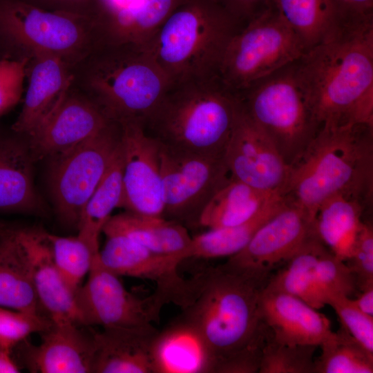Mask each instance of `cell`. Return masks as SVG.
Wrapping results in <instances>:
<instances>
[{"mask_svg":"<svg viewBox=\"0 0 373 373\" xmlns=\"http://www.w3.org/2000/svg\"><path fill=\"white\" fill-rule=\"evenodd\" d=\"M363 210L360 202L341 193L325 200L317 210L314 223L316 236L343 261L352 255L363 222Z\"/></svg>","mask_w":373,"mask_h":373,"instance_id":"f1b7e54d","label":"cell"},{"mask_svg":"<svg viewBox=\"0 0 373 373\" xmlns=\"http://www.w3.org/2000/svg\"><path fill=\"white\" fill-rule=\"evenodd\" d=\"M19 233L30 258L35 291L43 314L55 323L85 327L76 294L54 262L46 231L19 228Z\"/></svg>","mask_w":373,"mask_h":373,"instance_id":"ffe728a7","label":"cell"},{"mask_svg":"<svg viewBox=\"0 0 373 373\" xmlns=\"http://www.w3.org/2000/svg\"><path fill=\"white\" fill-rule=\"evenodd\" d=\"M25 1L48 10L70 12L96 19L100 12L99 0H26Z\"/></svg>","mask_w":373,"mask_h":373,"instance_id":"ee69618b","label":"cell"},{"mask_svg":"<svg viewBox=\"0 0 373 373\" xmlns=\"http://www.w3.org/2000/svg\"><path fill=\"white\" fill-rule=\"evenodd\" d=\"M296 61L238 92L247 115L290 166L321 129L298 80Z\"/></svg>","mask_w":373,"mask_h":373,"instance_id":"ba28073f","label":"cell"},{"mask_svg":"<svg viewBox=\"0 0 373 373\" xmlns=\"http://www.w3.org/2000/svg\"><path fill=\"white\" fill-rule=\"evenodd\" d=\"M304 47L271 3L229 41L218 75L238 93L298 60Z\"/></svg>","mask_w":373,"mask_h":373,"instance_id":"9c48e42d","label":"cell"},{"mask_svg":"<svg viewBox=\"0 0 373 373\" xmlns=\"http://www.w3.org/2000/svg\"><path fill=\"white\" fill-rule=\"evenodd\" d=\"M314 275L325 305L327 300L334 296L350 297L358 290L355 278L345 262L325 245L319 254Z\"/></svg>","mask_w":373,"mask_h":373,"instance_id":"8d00e7d4","label":"cell"},{"mask_svg":"<svg viewBox=\"0 0 373 373\" xmlns=\"http://www.w3.org/2000/svg\"><path fill=\"white\" fill-rule=\"evenodd\" d=\"M81 327L71 323H53L40 334L39 345L26 339L13 350L31 372L93 373L96 350L94 333Z\"/></svg>","mask_w":373,"mask_h":373,"instance_id":"ac0fdd59","label":"cell"},{"mask_svg":"<svg viewBox=\"0 0 373 373\" xmlns=\"http://www.w3.org/2000/svg\"><path fill=\"white\" fill-rule=\"evenodd\" d=\"M46 237L57 269L76 294L99 254V249L93 247L78 235L65 237L46 231Z\"/></svg>","mask_w":373,"mask_h":373,"instance_id":"e575fe53","label":"cell"},{"mask_svg":"<svg viewBox=\"0 0 373 373\" xmlns=\"http://www.w3.org/2000/svg\"><path fill=\"white\" fill-rule=\"evenodd\" d=\"M260 307L262 320L277 343L319 346L332 332L327 316L287 293L265 286Z\"/></svg>","mask_w":373,"mask_h":373,"instance_id":"d6986e66","label":"cell"},{"mask_svg":"<svg viewBox=\"0 0 373 373\" xmlns=\"http://www.w3.org/2000/svg\"><path fill=\"white\" fill-rule=\"evenodd\" d=\"M300 40L305 52L340 28L333 0H271Z\"/></svg>","mask_w":373,"mask_h":373,"instance_id":"4dcf8cb0","label":"cell"},{"mask_svg":"<svg viewBox=\"0 0 373 373\" xmlns=\"http://www.w3.org/2000/svg\"><path fill=\"white\" fill-rule=\"evenodd\" d=\"M3 224H4L3 222H0V229L2 227V226L3 225Z\"/></svg>","mask_w":373,"mask_h":373,"instance_id":"7dc6e473","label":"cell"},{"mask_svg":"<svg viewBox=\"0 0 373 373\" xmlns=\"http://www.w3.org/2000/svg\"><path fill=\"white\" fill-rule=\"evenodd\" d=\"M224 159L231 178L254 188L283 195L290 166L247 115L242 104Z\"/></svg>","mask_w":373,"mask_h":373,"instance_id":"5bb4252c","label":"cell"},{"mask_svg":"<svg viewBox=\"0 0 373 373\" xmlns=\"http://www.w3.org/2000/svg\"><path fill=\"white\" fill-rule=\"evenodd\" d=\"M71 73V85L117 124L144 125L171 84L146 46L135 43H103Z\"/></svg>","mask_w":373,"mask_h":373,"instance_id":"277c9868","label":"cell"},{"mask_svg":"<svg viewBox=\"0 0 373 373\" xmlns=\"http://www.w3.org/2000/svg\"><path fill=\"white\" fill-rule=\"evenodd\" d=\"M122 142L102 180L86 202L78 224V236L96 249L99 238L113 211L122 207L123 188Z\"/></svg>","mask_w":373,"mask_h":373,"instance_id":"f546056e","label":"cell"},{"mask_svg":"<svg viewBox=\"0 0 373 373\" xmlns=\"http://www.w3.org/2000/svg\"><path fill=\"white\" fill-rule=\"evenodd\" d=\"M314 221L300 207L286 200L285 204L255 233L247 245L229 256L226 265L271 274L286 263L300 247L315 236Z\"/></svg>","mask_w":373,"mask_h":373,"instance_id":"2e32d148","label":"cell"},{"mask_svg":"<svg viewBox=\"0 0 373 373\" xmlns=\"http://www.w3.org/2000/svg\"><path fill=\"white\" fill-rule=\"evenodd\" d=\"M284 196L274 201L256 216L241 224L209 229L192 237L186 259L231 256L242 249L257 230L285 204Z\"/></svg>","mask_w":373,"mask_h":373,"instance_id":"d6a6232c","label":"cell"},{"mask_svg":"<svg viewBox=\"0 0 373 373\" xmlns=\"http://www.w3.org/2000/svg\"><path fill=\"white\" fill-rule=\"evenodd\" d=\"M28 61V59L0 60V116L20 100Z\"/></svg>","mask_w":373,"mask_h":373,"instance_id":"60d3db41","label":"cell"},{"mask_svg":"<svg viewBox=\"0 0 373 373\" xmlns=\"http://www.w3.org/2000/svg\"><path fill=\"white\" fill-rule=\"evenodd\" d=\"M327 305L333 307L341 326L373 354V316L361 312L353 300L345 296H334L327 300Z\"/></svg>","mask_w":373,"mask_h":373,"instance_id":"f35d334b","label":"cell"},{"mask_svg":"<svg viewBox=\"0 0 373 373\" xmlns=\"http://www.w3.org/2000/svg\"><path fill=\"white\" fill-rule=\"evenodd\" d=\"M17 372H20V368L12 356V352L0 345V373Z\"/></svg>","mask_w":373,"mask_h":373,"instance_id":"bcb514c9","label":"cell"},{"mask_svg":"<svg viewBox=\"0 0 373 373\" xmlns=\"http://www.w3.org/2000/svg\"><path fill=\"white\" fill-rule=\"evenodd\" d=\"M296 73L321 128L373 127V24L339 28L303 53Z\"/></svg>","mask_w":373,"mask_h":373,"instance_id":"6da1fadb","label":"cell"},{"mask_svg":"<svg viewBox=\"0 0 373 373\" xmlns=\"http://www.w3.org/2000/svg\"><path fill=\"white\" fill-rule=\"evenodd\" d=\"M28 85L21 111L11 126L28 136L55 111L72 81L71 68L58 58L41 55L29 60Z\"/></svg>","mask_w":373,"mask_h":373,"instance_id":"7402d4cb","label":"cell"},{"mask_svg":"<svg viewBox=\"0 0 373 373\" xmlns=\"http://www.w3.org/2000/svg\"><path fill=\"white\" fill-rule=\"evenodd\" d=\"M120 142V125L113 122L49 160V188L63 225L77 229L84 207L104 175Z\"/></svg>","mask_w":373,"mask_h":373,"instance_id":"30bf717a","label":"cell"},{"mask_svg":"<svg viewBox=\"0 0 373 373\" xmlns=\"http://www.w3.org/2000/svg\"><path fill=\"white\" fill-rule=\"evenodd\" d=\"M324 245L316 235L305 242L286 262L287 265L270 276L267 287L296 296L315 309L325 305L318 289L314 269Z\"/></svg>","mask_w":373,"mask_h":373,"instance_id":"1f68e13d","label":"cell"},{"mask_svg":"<svg viewBox=\"0 0 373 373\" xmlns=\"http://www.w3.org/2000/svg\"><path fill=\"white\" fill-rule=\"evenodd\" d=\"M314 358V373H372L373 354L368 352L341 325L319 345Z\"/></svg>","mask_w":373,"mask_h":373,"instance_id":"836d02e7","label":"cell"},{"mask_svg":"<svg viewBox=\"0 0 373 373\" xmlns=\"http://www.w3.org/2000/svg\"><path fill=\"white\" fill-rule=\"evenodd\" d=\"M153 362L154 373H213L215 366L199 332L180 316L158 332Z\"/></svg>","mask_w":373,"mask_h":373,"instance_id":"cb8c5ba5","label":"cell"},{"mask_svg":"<svg viewBox=\"0 0 373 373\" xmlns=\"http://www.w3.org/2000/svg\"><path fill=\"white\" fill-rule=\"evenodd\" d=\"M198 276V295L180 316L207 345L217 373L231 359L262 350L268 330L262 320L260 299L271 274L224 263L208 267Z\"/></svg>","mask_w":373,"mask_h":373,"instance_id":"7a4b0ae2","label":"cell"},{"mask_svg":"<svg viewBox=\"0 0 373 373\" xmlns=\"http://www.w3.org/2000/svg\"><path fill=\"white\" fill-rule=\"evenodd\" d=\"M240 108L218 75L171 83L144 127L169 150L222 155Z\"/></svg>","mask_w":373,"mask_h":373,"instance_id":"5b68a950","label":"cell"},{"mask_svg":"<svg viewBox=\"0 0 373 373\" xmlns=\"http://www.w3.org/2000/svg\"><path fill=\"white\" fill-rule=\"evenodd\" d=\"M317 347L281 344L274 341L268 332L258 372L314 373V356Z\"/></svg>","mask_w":373,"mask_h":373,"instance_id":"d590c367","label":"cell"},{"mask_svg":"<svg viewBox=\"0 0 373 373\" xmlns=\"http://www.w3.org/2000/svg\"><path fill=\"white\" fill-rule=\"evenodd\" d=\"M356 299L353 300L355 305L363 313L373 316V287L361 291Z\"/></svg>","mask_w":373,"mask_h":373,"instance_id":"f6af8a7d","label":"cell"},{"mask_svg":"<svg viewBox=\"0 0 373 373\" xmlns=\"http://www.w3.org/2000/svg\"><path fill=\"white\" fill-rule=\"evenodd\" d=\"M102 232L106 237L123 236L152 251L178 255L184 260L192 239L186 227L177 221L128 211L111 216Z\"/></svg>","mask_w":373,"mask_h":373,"instance_id":"484cf974","label":"cell"},{"mask_svg":"<svg viewBox=\"0 0 373 373\" xmlns=\"http://www.w3.org/2000/svg\"><path fill=\"white\" fill-rule=\"evenodd\" d=\"M242 28L209 0H181L145 46L171 83L207 78Z\"/></svg>","mask_w":373,"mask_h":373,"instance_id":"8992f818","label":"cell"},{"mask_svg":"<svg viewBox=\"0 0 373 373\" xmlns=\"http://www.w3.org/2000/svg\"><path fill=\"white\" fill-rule=\"evenodd\" d=\"M119 124L124 158L122 207L140 215L163 217L160 144L140 122Z\"/></svg>","mask_w":373,"mask_h":373,"instance_id":"9a60e30c","label":"cell"},{"mask_svg":"<svg viewBox=\"0 0 373 373\" xmlns=\"http://www.w3.org/2000/svg\"><path fill=\"white\" fill-rule=\"evenodd\" d=\"M88 276L76 294L85 327H133L160 321L162 300L154 292L140 298L128 291L119 276L101 264L99 254Z\"/></svg>","mask_w":373,"mask_h":373,"instance_id":"7c38bea8","label":"cell"},{"mask_svg":"<svg viewBox=\"0 0 373 373\" xmlns=\"http://www.w3.org/2000/svg\"><path fill=\"white\" fill-rule=\"evenodd\" d=\"M35 162L26 135L0 132V211L46 214L34 183Z\"/></svg>","mask_w":373,"mask_h":373,"instance_id":"44dd1931","label":"cell"},{"mask_svg":"<svg viewBox=\"0 0 373 373\" xmlns=\"http://www.w3.org/2000/svg\"><path fill=\"white\" fill-rule=\"evenodd\" d=\"M160 161L162 216L185 227L199 226L204 207L231 178L224 155L186 153L160 145Z\"/></svg>","mask_w":373,"mask_h":373,"instance_id":"8fae6325","label":"cell"},{"mask_svg":"<svg viewBox=\"0 0 373 373\" xmlns=\"http://www.w3.org/2000/svg\"><path fill=\"white\" fill-rule=\"evenodd\" d=\"M282 196L279 192L260 190L231 177L204 207L199 226L214 229L241 224Z\"/></svg>","mask_w":373,"mask_h":373,"instance_id":"83f0119b","label":"cell"},{"mask_svg":"<svg viewBox=\"0 0 373 373\" xmlns=\"http://www.w3.org/2000/svg\"><path fill=\"white\" fill-rule=\"evenodd\" d=\"M233 19L241 27L271 4V0H209Z\"/></svg>","mask_w":373,"mask_h":373,"instance_id":"7bdbcfd3","label":"cell"},{"mask_svg":"<svg viewBox=\"0 0 373 373\" xmlns=\"http://www.w3.org/2000/svg\"><path fill=\"white\" fill-rule=\"evenodd\" d=\"M373 127L323 126L290 166L283 196L314 221L321 204L341 193L365 207L372 202Z\"/></svg>","mask_w":373,"mask_h":373,"instance_id":"3957f363","label":"cell"},{"mask_svg":"<svg viewBox=\"0 0 373 373\" xmlns=\"http://www.w3.org/2000/svg\"><path fill=\"white\" fill-rule=\"evenodd\" d=\"M10 309L0 306V345L11 352L31 334H41L53 325L44 314Z\"/></svg>","mask_w":373,"mask_h":373,"instance_id":"74e56055","label":"cell"},{"mask_svg":"<svg viewBox=\"0 0 373 373\" xmlns=\"http://www.w3.org/2000/svg\"><path fill=\"white\" fill-rule=\"evenodd\" d=\"M158 332L151 324L93 332V373H154L153 346Z\"/></svg>","mask_w":373,"mask_h":373,"instance_id":"603a6c76","label":"cell"},{"mask_svg":"<svg viewBox=\"0 0 373 373\" xmlns=\"http://www.w3.org/2000/svg\"><path fill=\"white\" fill-rule=\"evenodd\" d=\"M99 260L118 276L154 283L153 292L165 305L173 304L184 310L198 295V274L190 279L181 276L178 267L184 260L180 256L154 252L125 237L111 236L99 250Z\"/></svg>","mask_w":373,"mask_h":373,"instance_id":"4fadbf2b","label":"cell"},{"mask_svg":"<svg viewBox=\"0 0 373 373\" xmlns=\"http://www.w3.org/2000/svg\"><path fill=\"white\" fill-rule=\"evenodd\" d=\"M181 0H135L100 15L104 43L146 45Z\"/></svg>","mask_w":373,"mask_h":373,"instance_id":"4316f807","label":"cell"},{"mask_svg":"<svg viewBox=\"0 0 373 373\" xmlns=\"http://www.w3.org/2000/svg\"><path fill=\"white\" fill-rule=\"evenodd\" d=\"M103 43L96 18L48 10L23 0L0 1V44L14 59L48 55L72 68Z\"/></svg>","mask_w":373,"mask_h":373,"instance_id":"52a82bcc","label":"cell"},{"mask_svg":"<svg viewBox=\"0 0 373 373\" xmlns=\"http://www.w3.org/2000/svg\"><path fill=\"white\" fill-rule=\"evenodd\" d=\"M113 122L93 101L70 84L55 111L27 137L35 161L50 160Z\"/></svg>","mask_w":373,"mask_h":373,"instance_id":"e0dca14e","label":"cell"},{"mask_svg":"<svg viewBox=\"0 0 373 373\" xmlns=\"http://www.w3.org/2000/svg\"><path fill=\"white\" fill-rule=\"evenodd\" d=\"M340 27L373 24V0H333Z\"/></svg>","mask_w":373,"mask_h":373,"instance_id":"b9f144b4","label":"cell"},{"mask_svg":"<svg viewBox=\"0 0 373 373\" xmlns=\"http://www.w3.org/2000/svg\"><path fill=\"white\" fill-rule=\"evenodd\" d=\"M360 291L373 287V227L363 221L351 256L345 261Z\"/></svg>","mask_w":373,"mask_h":373,"instance_id":"ab89813d","label":"cell"},{"mask_svg":"<svg viewBox=\"0 0 373 373\" xmlns=\"http://www.w3.org/2000/svg\"><path fill=\"white\" fill-rule=\"evenodd\" d=\"M0 306L43 314L35 291L30 258L19 228L6 224L0 229Z\"/></svg>","mask_w":373,"mask_h":373,"instance_id":"d4e9b609","label":"cell"}]
</instances>
